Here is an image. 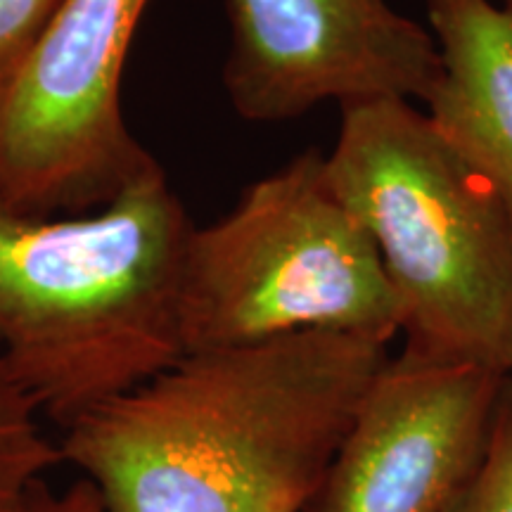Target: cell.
I'll return each mask as SVG.
<instances>
[{
	"instance_id": "obj_1",
	"label": "cell",
	"mask_w": 512,
	"mask_h": 512,
	"mask_svg": "<svg viewBox=\"0 0 512 512\" xmlns=\"http://www.w3.org/2000/svg\"><path fill=\"white\" fill-rule=\"evenodd\" d=\"M387 342L349 332L197 351L64 427L107 512H304Z\"/></svg>"
},
{
	"instance_id": "obj_2",
	"label": "cell",
	"mask_w": 512,
	"mask_h": 512,
	"mask_svg": "<svg viewBox=\"0 0 512 512\" xmlns=\"http://www.w3.org/2000/svg\"><path fill=\"white\" fill-rule=\"evenodd\" d=\"M192 230L157 159L86 216L0 204V363L38 411L67 427L181 361Z\"/></svg>"
},
{
	"instance_id": "obj_3",
	"label": "cell",
	"mask_w": 512,
	"mask_h": 512,
	"mask_svg": "<svg viewBox=\"0 0 512 512\" xmlns=\"http://www.w3.org/2000/svg\"><path fill=\"white\" fill-rule=\"evenodd\" d=\"M325 171L375 242L406 349L508 375L512 200L494 178L401 98L344 105Z\"/></svg>"
},
{
	"instance_id": "obj_4",
	"label": "cell",
	"mask_w": 512,
	"mask_h": 512,
	"mask_svg": "<svg viewBox=\"0 0 512 512\" xmlns=\"http://www.w3.org/2000/svg\"><path fill=\"white\" fill-rule=\"evenodd\" d=\"M309 330L389 339L401 306L368 230L337 197L325 155L304 152L192 230L185 259V354Z\"/></svg>"
},
{
	"instance_id": "obj_5",
	"label": "cell",
	"mask_w": 512,
	"mask_h": 512,
	"mask_svg": "<svg viewBox=\"0 0 512 512\" xmlns=\"http://www.w3.org/2000/svg\"><path fill=\"white\" fill-rule=\"evenodd\" d=\"M150 0H64L0 76V204L55 216L102 207L155 157L121 112V81Z\"/></svg>"
},
{
	"instance_id": "obj_6",
	"label": "cell",
	"mask_w": 512,
	"mask_h": 512,
	"mask_svg": "<svg viewBox=\"0 0 512 512\" xmlns=\"http://www.w3.org/2000/svg\"><path fill=\"white\" fill-rule=\"evenodd\" d=\"M228 24L226 93L259 124L323 102H425L441 72L432 31L387 0H228Z\"/></svg>"
},
{
	"instance_id": "obj_7",
	"label": "cell",
	"mask_w": 512,
	"mask_h": 512,
	"mask_svg": "<svg viewBox=\"0 0 512 512\" xmlns=\"http://www.w3.org/2000/svg\"><path fill=\"white\" fill-rule=\"evenodd\" d=\"M505 373L403 349L354 415L313 512H444L482 463Z\"/></svg>"
},
{
	"instance_id": "obj_8",
	"label": "cell",
	"mask_w": 512,
	"mask_h": 512,
	"mask_svg": "<svg viewBox=\"0 0 512 512\" xmlns=\"http://www.w3.org/2000/svg\"><path fill=\"white\" fill-rule=\"evenodd\" d=\"M441 72L434 128L512 200V0H425Z\"/></svg>"
},
{
	"instance_id": "obj_9",
	"label": "cell",
	"mask_w": 512,
	"mask_h": 512,
	"mask_svg": "<svg viewBox=\"0 0 512 512\" xmlns=\"http://www.w3.org/2000/svg\"><path fill=\"white\" fill-rule=\"evenodd\" d=\"M43 413L0 363V512H24L50 467L62 465L60 441L43 430Z\"/></svg>"
},
{
	"instance_id": "obj_10",
	"label": "cell",
	"mask_w": 512,
	"mask_h": 512,
	"mask_svg": "<svg viewBox=\"0 0 512 512\" xmlns=\"http://www.w3.org/2000/svg\"><path fill=\"white\" fill-rule=\"evenodd\" d=\"M444 512H512V377L503 382L491 437L470 482Z\"/></svg>"
},
{
	"instance_id": "obj_11",
	"label": "cell",
	"mask_w": 512,
	"mask_h": 512,
	"mask_svg": "<svg viewBox=\"0 0 512 512\" xmlns=\"http://www.w3.org/2000/svg\"><path fill=\"white\" fill-rule=\"evenodd\" d=\"M64 0H0V76L29 53Z\"/></svg>"
},
{
	"instance_id": "obj_12",
	"label": "cell",
	"mask_w": 512,
	"mask_h": 512,
	"mask_svg": "<svg viewBox=\"0 0 512 512\" xmlns=\"http://www.w3.org/2000/svg\"><path fill=\"white\" fill-rule=\"evenodd\" d=\"M24 512H107V508L95 484L79 477L57 494L38 489Z\"/></svg>"
},
{
	"instance_id": "obj_13",
	"label": "cell",
	"mask_w": 512,
	"mask_h": 512,
	"mask_svg": "<svg viewBox=\"0 0 512 512\" xmlns=\"http://www.w3.org/2000/svg\"><path fill=\"white\" fill-rule=\"evenodd\" d=\"M508 375L512 377V351H510V363H508Z\"/></svg>"
}]
</instances>
